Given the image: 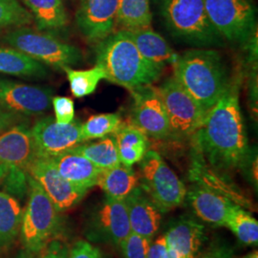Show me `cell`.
<instances>
[{
    "label": "cell",
    "instance_id": "1",
    "mask_svg": "<svg viewBox=\"0 0 258 258\" xmlns=\"http://www.w3.org/2000/svg\"><path fill=\"white\" fill-rule=\"evenodd\" d=\"M191 137L197 155L214 170L232 171L245 167L250 150L240 108L237 81L230 83Z\"/></svg>",
    "mask_w": 258,
    "mask_h": 258
},
{
    "label": "cell",
    "instance_id": "2",
    "mask_svg": "<svg viewBox=\"0 0 258 258\" xmlns=\"http://www.w3.org/2000/svg\"><path fill=\"white\" fill-rule=\"evenodd\" d=\"M96 63L104 71L107 81L131 91L150 86L163 70L148 61L124 30L113 32L97 43Z\"/></svg>",
    "mask_w": 258,
    "mask_h": 258
},
{
    "label": "cell",
    "instance_id": "3",
    "mask_svg": "<svg viewBox=\"0 0 258 258\" xmlns=\"http://www.w3.org/2000/svg\"><path fill=\"white\" fill-rule=\"evenodd\" d=\"M174 78L206 112L219 101L231 83L222 55L215 50L199 48L178 55Z\"/></svg>",
    "mask_w": 258,
    "mask_h": 258
},
{
    "label": "cell",
    "instance_id": "4",
    "mask_svg": "<svg viewBox=\"0 0 258 258\" xmlns=\"http://www.w3.org/2000/svg\"><path fill=\"white\" fill-rule=\"evenodd\" d=\"M167 30L185 44L198 48L222 46L224 38L208 18L204 0H158Z\"/></svg>",
    "mask_w": 258,
    "mask_h": 258
},
{
    "label": "cell",
    "instance_id": "5",
    "mask_svg": "<svg viewBox=\"0 0 258 258\" xmlns=\"http://www.w3.org/2000/svg\"><path fill=\"white\" fill-rule=\"evenodd\" d=\"M28 194L19 235L24 249L37 254L53 238L58 226V212L42 187L30 175Z\"/></svg>",
    "mask_w": 258,
    "mask_h": 258
},
{
    "label": "cell",
    "instance_id": "6",
    "mask_svg": "<svg viewBox=\"0 0 258 258\" xmlns=\"http://www.w3.org/2000/svg\"><path fill=\"white\" fill-rule=\"evenodd\" d=\"M3 41L42 64L56 69L71 67L83 59L78 47L61 41L49 32L19 27L7 33L3 37Z\"/></svg>",
    "mask_w": 258,
    "mask_h": 258
},
{
    "label": "cell",
    "instance_id": "7",
    "mask_svg": "<svg viewBox=\"0 0 258 258\" xmlns=\"http://www.w3.org/2000/svg\"><path fill=\"white\" fill-rule=\"evenodd\" d=\"M140 164L141 186L163 212L184 203L185 185L157 151L148 150Z\"/></svg>",
    "mask_w": 258,
    "mask_h": 258
},
{
    "label": "cell",
    "instance_id": "8",
    "mask_svg": "<svg viewBox=\"0 0 258 258\" xmlns=\"http://www.w3.org/2000/svg\"><path fill=\"white\" fill-rule=\"evenodd\" d=\"M213 28L224 39L248 43L256 34V12L250 0H204Z\"/></svg>",
    "mask_w": 258,
    "mask_h": 258
},
{
    "label": "cell",
    "instance_id": "9",
    "mask_svg": "<svg viewBox=\"0 0 258 258\" xmlns=\"http://www.w3.org/2000/svg\"><path fill=\"white\" fill-rule=\"evenodd\" d=\"M156 89L167 114L171 136L191 137L201 126L207 112L174 77L166 79Z\"/></svg>",
    "mask_w": 258,
    "mask_h": 258
},
{
    "label": "cell",
    "instance_id": "10",
    "mask_svg": "<svg viewBox=\"0 0 258 258\" xmlns=\"http://www.w3.org/2000/svg\"><path fill=\"white\" fill-rule=\"evenodd\" d=\"M31 131L38 158L57 156L84 143L79 120L63 124L48 116L37 120Z\"/></svg>",
    "mask_w": 258,
    "mask_h": 258
},
{
    "label": "cell",
    "instance_id": "11",
    "mask_svg": "<svg viewBox=\"0 0 258 258\" xmlns=\"http://www.w3.org/2000/svg\"><path fill=\"white\" fill-rule=\"evenodd\" d=\"M37 158L31 126L25 119L0 134V166L5 175H28V168Z\"/></svg>",
    "mask_w": 258,
    "mask_h": 258
},
{
    "label": "cell",
    "instance_id": "12",
    "mask_svg": "<svg viewBox=\"0 0 258 258\" xmlns=\"http://www.w3.org/2000/svg\"><path fill=\"white\" fill-rule=\"evenodd\" d=\"M28 174L42 187L58 212L74 208L88 191L67 181L46 158L37 157L29 166Z\"/></svg>",
    "mask_w": 258,
    "mask_h": 258
},
{
    "label": "cell",
    "instance_id": "13",
    "mask_svg": "<svg viewBox=\"0 0 258 258\" xmlns=\"http://www.w3.org/2000/svg\"><path fill=\"white\" fill-rule=\"evenodd\" d=\"M131 94L134 100L131 123L148 137L157 140L170 137L171 131L167 114L156 87L150 85L131 91Z\"/></svg>",
    "mask_w": 258,
    "mask_h": 258
},
{
    "label": "cell",
    "instance_id": "14",
    "mask_svg": "<svg viewBox=\"0 0 258 258\" xmlns=\"http://www.w3.org/2000/svg\"><path fill=\"white\" fill-rule=\"evenodd\" d=\"M53 94L54 91L50 87L0 78V106L22 116L45 113L52 104Z\"/></svg>",
    "mask_w": 258,
    "mask_h": 258
},
{
    "label": "cell",
    "instance_id": "15",
    "mask_svg": "<svg viewBox=\"0 0 258 258\" xmlns=\"http://www.w3.org/2000/svg\"><path fill=\"white\" fill-rule=\"evenodd\" d=\"M118 1L79 0L76 23L88 42L97 44L114 32Z\"/></svg>",
    "mask_w": 258,
    "mask_h": 258
},
{
    "label": "cell",
    "instance_id": "16",
    "mask_svg": "<svg viewBox=\"0 0 258 258\" xmlns=\"http://www.w3.org/2000/svg\"><path fill=\"white\" fill-rule=\"evenodd\" d=\"M94 230L103 239L120 247L131 233L124 200L105 196L94 215Z\"/></svg>",
    "mask_w": 258,
    "mask_h": 258
},
{
    "label": "cell",
    "instance_id": "17",
    "mask_svg": "<svg viewBox=\"0 0 258 258\" xmlns=\"http://www.w3.org/2000/svg\"><path fill=\"white\" fill-rule=\"evenodd\" d=\"M131 232L152 240L160 229L163 211L141 185L136 186L124 199Z\"/></svg>",
    "mask_w": 258,
    "mask_h": 258
},
{
    "label": "cell",
    "instance_id": "18",
    "mask_svg": "<svg viewBox=\"0 0 258 258\" xmlns=\"http://www.w3.org/2000/svg\"><path fill=\"white\" fill-rule=\"evenodd\" d=\"M185 197L200 219L218 227L224 226L229 210L235 204L227 196L196 183L186 190Z\"/></svg>",
    "mask_w": 258,
    "mask_h": 258
},
{
    "label": "cell",
    "instance_id": "19",
    "mask_svg": "<svg viewBox=\"0 0 258 258\" xmlns=\"http://www.w3.org/2000/svg\"><path fill=\"white\" fill-rule=\"evenodd\" d=\"M167 248L181 258H197L205 239L201 223L184 217L174 222L165 234Z\"/></svg>",
    "mask_w": 258,
    "mask_h": 258
},
{
    "label": "cell",
    "instance_id": "20",
    "mask_svg": "<svg viewBox=\"0 0 258 258\" xmlns=\"http://www.w3.org/2000/svg\"><path fill=\"white\" fill-rule=\"evenodd\" d=\"M46 159L51 161L58 173L67 181L86 190L97 185L102 170L85 157L73 151Z\"/></svg>",
    "mask_w": 258,
    "mask_h": 258
},
{
    "label": "cell",
    "instance_id": "21",
    "mask_svg": "<svg viewBox=\"0 0 258 258\" xmlns=\"http://www.w3.org/2000/svg\"><path fill=\"white\" fill-rule=\"evenodd\" d=\"M139 52L148 61L163 70L168 64H174L178 55L166 39L151 27L124 30Z\"/></svg>",
    "mask_w": 258,
    "mask_h": 258
},
{
    "label": "cell",
    "instance_id": "22",
    "mask_svg": "<svg viewBox=\"0 0 258 258\" xmlns=\"http://www.w3.org/2000/svg\"><path fill=\"white\" fill-rule=\"evenodd\" d=\"M120 157V164L132 166L140 163L148 151V137L132 123H121L113 134Z\"/></svg>",
    "mask_w": 258,
    "mask_h": 258
},
{
    "label": "cell",
    "instance_id": "23",
    "mask_svg": "<svg viewBox=\"0 0 258 258\" xmlns=\"http://www.w3.org/2000/svg\"><path fill=\"white\" fill-rule=\"evenodd\" d=\"M0 73L29 79H43L49 74L41 62L15 48L5 47H0Z\"/></svg>",
    "mask_w": 258,
    "mask_h": 258
},
{
    "label": "cell",
    "instance_id": "24",
    "mask_svg": "<svg viewBox=\"0 0 258 258\" xmlns=\"http://www.w3.org/2000/svg\"><path fill=\"white\" fill-rule=\"evenodd\" d=\"M36 21L37 30L57 32L67 26L68 17L62 0H23Z\"/></svg>",
    "mask_w": 258,
    "mask_h": 258
},
{
    "label": "cell",
    "instance_id": "25",
    "mask_svg": "<svg viewBox=\"0 0 258 258\" xmlns=\"http://www.w3.org/2000/svg\"><path fill=\"white\" fill-rule=\"evenodd\" d=\"M97 185L105 196L117 200H124L139 185V177L132 166H120L102 170Z\"/></svg>",
    "mask_w": 258,
    "mask_h": 258
},
{
    "label": "cell",
    "instance_id": "26",
    "mask_svg": "<svg viewBox=\"0 0 258 258\" xmlns=\"http://www.w3.org/2000/svg\"><path fill=\"white\" fill-rule=\"evenodd\" d=\"M23 215L19 199L0 191V249H8L19 235Z\"/></svg>",
    "mask_w": 258,
    "mask_h": 258
},
{
    "label": "cell",
    "instance_id": "27",
    "mask_svg": "<svg viewBox=\"0 0 258 258\" xmlns=\"http://www.w3.org/2000/svg\"><path fill=\"white\" fill-rule=\"evenodd\" d=\"M70 151L85 157L102 170L120 165L118 147L113 134L102 138L96 143H83Z\"/></svg>",
    "mask_w": 258,
    "mask_h": 258
},
{
    "label": "cell",
    "instance_id": "28",
    "mask_svg": "<svg viewBox=\"0 0 258 258\" xmlns=\"http://www.w3.org/2000/svg\"><path fill=\"white\" fill-rule=\"evenodd\" d=\"M152 13L149 0H119L116 25L120 30L151 27Z\"/></svg>",
    "mask_w": 258,
    "mask_h": 258
},
{
    "label": "cell",
    "instance_id": "29",
    "mask_svg": "<svg viewBox=\"0 0 258 258\" xmlns=\"http://www.w3.org/2000/svg\"><path fill=\"white\" fill-rule=\"evenodd\" d=\"M240 242L246 246H256L258 243V222L239 205H232L224 223Z\"/></svg>",
    "mask_w": 258,
    "mask_h": 258
},
{
    "label": "cell",
    "instance_id": "30",
    "mask_svg": "<svg viewBox=\"0 0 258 258\" xmlns=\"http://www.w3.org/2000/svg\"><path fill=\"white\" fill-rule=\"evenodd\" d=\"M66 73L70 89L76 98H84L95 92L97 86L106 76L100 66H95L88 70H75L71 67L62 69Z\"/></svg>",
    "mask_w": 258,
    "mask_h": 258
},
{
    "label": "cell",
    "instance_id": "31",
    "mask_svg": "<svg viewBox=\"0 0 258 258\" xmlns=\"http://www.w3.org/2000/svg\"><path fill=\"white\" fill-rule=\"evenodd\" d=\"M122 123L119 113H107L91 116L84 123H82V136L83 142L94 139H102L114 134Z\"/></svg>",
    "mask_w": 258,
    "mask_h": 258
},
{
    "label": "cell",
    "instance_id": "32",
    "mask_svg": "<svg viewBox=\"0 0 258 258\" xmlns=\"http://www.w3.org/2000/svg\"><path fill=\"white\" fill-rule=\"evenodd\" d=\"M32 14L18 0H0V28L23 27L33 22Z\"/></svg>",
    "mask_w": 258,
    "mask_h": 258
},
{
    "label": "cell",
    "instance_id": "33",
    "mask_svg": "<svg viewBox=\"0 0 258 258\" xmlns=\"http://www.w3.org/2000/svg\"><path fill=\"white\" fill-rule=\"evenodd\" d=\"M150 242L151 240L131 232L120 245L123 258H148Z\"/></svg>",
    "mask_w": 258,
    "mask_h": 258
},
{
    "label": "cell",
    "instance_id": "34",
    "mask_svg": "<svg viewBox=\"0 0 258 258\" xmlns=\"http://www.w3.org/2000/svg\"><path fill=\"white\" fill-rule=\"evenodd\" d=\"M52 105L56 122L67 124L74 120L75 105L72 99L68 97H53Z\"/></svg>",
    "mask_w": 258,
    "mask_h": 258
},
{
    "label": "cell",
    "instance_id": "35",
    "mask_svg": "<svg viewBox=\"0 0 258 258\" xmlns=\"http://www.w3.org/2000/svg\"><path fill=\"white\" fill-rule=\"evenodd\" d=\"M67 258H105L102 250L85 240H79L69 249Z\"/></svg>",
    "mask_w": 258,
    "mask_h": 258
},
{
    "label": "cell",
    "instance_id": "36",
    "mask_svg": "<svg viewBox=\"0 0 258 258\" xmlns=\"http://www.w3.org/2000/svg\"><path fill=\"white\" fill-rule=\"evenodd\" d=\"M69 249L61 240H50L46 245L37 252V258H67Z\"/></svg>",
    "mask_w": 258,
    "mask_h": 258
},
{
    "label": "cell",
    "instance_id": "37",
    "mask_svg": "<svg viewBox=\"0 0 258 258\" xmlns=\"http://www.w3.org/2000/svg\"><path fill=\"white\" fill-rule=\"evenodd\" d=\"M167 249L165 235H161L155 240H151L148 248V258H166Z\"/></svg>",
    "mask_w": 258,
    "mask_h": 258
},
{
    "label": "cell",
    "instance_id": "38",
    "mask_svg": "<svg viewBox=\"0 0 258 258\" xmlns=\"http://www.w3.org/2000/svg\"><path fill=\"white\" fill-rule=\"evenodd\" d=\"M201 258H234V251L228 245L217 244L212 246Z\"/></svg>",
    "mask_w": 258,
    "mask_h": 258
},
{
    "label": "cell",
    "instance_id": "39",
    "mask_svg": "<svg viewBox=\"0 0 258 258\" xmlns=\"http://www.w3.org/2000/svg\"><path fill=\"white\" fill-rule=\"evenodd\" d=\"M23 119L24 116L4 109L0 106V134Z\"/></svg>",
    "mask_w": 258,
    "mask_h": 258
},
{
    "label": "cell",
    "instance_id": "40",
    "mask_svg": "<svg viewBox=\"0 0 258 258\" xmlns=\"http://www.w3.org/2000/svg\"><path fill=\"white\" fill-rule=\"evenodd\" d=\"M14 258H35L33 256V253L29 252L25 249H21L17 253V255Z\"/></svg>",
    "mask_w": 258,
    "mask_h": 258
},
{
    "label": "cell",
    "instance_id": "41",
    "mask_svg": "<svg viewBox=\"0 0 258 258\" xmlns=\"http://www.w3.org/2000/svg\"><path fill=\"white\" fill-rule=\"evenodd\" d=\"M168 249V248H167ZM166 258H181L176 252H174L173 250H171V249H167V255H166Z\"/></svg>",
    "mask_w": 258,
    "mask_h": 258
},
{
    "label": "cell",
    "instance_id": "42",
    "mask_svg": "<svg viewBox=\"0 0 258 258\" xmlns=\"http://www.w3.org/2000/svg\"><path fill=\"white\" fill-rule=\"evenodd\" d=\"M243 258H258V251L257 250H253V251L249 252V254L245 255Z\"/></svg>",
    "mask_w": 258,
    "mask_h": 258
},
{
    "label": "cell",
    "instance_id": "43",
    "mask_svg": "<svg viewBox=\"0 0 258 258\" xmlns=\"http://www.w3.org/2000/svg\"><path fill=\"white\" fill-rule=\"evenodd\" d=\"M5 173H6V169L3 166H0V184H1V182L4 178V176H5Z\"/></svg>",
    "mask_w": 258,
    "mask_h": 258
}]
</instances>
